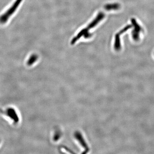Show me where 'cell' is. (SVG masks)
I'll use <instances>...</instances> for the list:
<instances>
[{
	"label": "cell",
	"instance_id": "cell-1",
	"mask_svg": "<svg viewBox=\"0 0 154 154\" xmlns=\"http://www.w3.org/2000/svg\"><path fill=\"white\" fill-rule=\"evenodd\" d=\"M105 16V15L104 13H101V12L99 13L96 18L93 21H92L88 26L87 28L81 30V31H80V32L78 33L77 36L73 39V40H72V42H71V44H74L82 36H84L85 38H89L91 36H92V34L89 33L88 32V31L89 29L93 28L99 22H100L101 20L104 19Z\"/></svg>",
	"mask_w": 154,
	"mask_h": 154
},
{
	"label": "cell",
	"instance_id": "cell-2",
	"mask_svg": "<svg viewBox=\"0 0 154 154\" xmlns=\"http://www.w3.org/2000/svg\"><path fill=\"white\" fill-rule=\"evenodd\" d=\"M22 1V0H16L11 7L0 16V23L1 24H4L7 21L9 17L16 11Z\"/></svg>",
	"mask_w": 154,
	"mask_h": 154
},
{
	"label": "cell",
	"instance_id": "cell-3",
	"mask_svg": "<svg viewBox=\"0 0 154 154\" xmlns=\"http://www.w3.org/2000/svg\"><path fill=\"white\" fill-rule=\"evenodd\" d=\"M131 22L134 26L135 29L132 32V37L133 39L135 40H138L140 36V33L141 31L142 28L140 25L137 23L135 19H131Z\"/></svg>",
	"mask_w": 154,
	"mask_h": 154
},
{
	"label": "cell",
	"instance_id": "cell-4",
	"mask_svg": "<svg viewBox=\"0 0 154 154\" xmlns=\"http://www.w3.org/2000/svg\"><path fill=\"white\" fill-rule=\"evenodd\" d=\"M6 115L10 118L15 123H18L19 120V116L15 110L13 108H7L6 111Z\"/></svg>",
	"mask_w": 154,
	"mask_h": 154
},
{
	"label": "cell",
	"instance_id": "cell-5",
	"mask_svg": "<svg viewBox=\"0 0 154 154\" xmlns=\"http://www.w3.org/2000/svg\"><path fill=\"white\" fill-rule=\"evenodd\" d=\"M120 35L118 33L115 35V43H114V49L116 51H119L121 49V45L120 42Z\"/></svg>",
	"mask_w": 154,
	"mask_h": 154
},
{
	"label": "cell",
	"instance_id": "cell-6",
	"mask_svg": "<svg viewBox=\"0 0 154 154\" xmlns=\"http://www.w3.org/2000/svg\"><path fill=\"white\" fill-rule=\"evenodd\" d=\"M120 7V5L118 3H113V4H107L105 6V9L107 11L111 10H116L119 9Z\"/></svg>",
	"mask_w": 154,
	"mask_h": 154
},
{
	"label": "cell",
	"instance_id": "cell-7",
	"mask_svg": "<svg viewBox=\"0 0 154 154\" xmlns=\"http://www.w3.org/2000/svg\"><path fill=\"white\" fill-rule=\"evenodd\" d=\"M38 56L37 55H32L30 58H29V60L27 61V64L28 66H31L32 65L33 63H34L37 60Z\"/></svg>",
	"mask_w": 154,
	"mask_h": 154
},
{
	"label": "cell",
	"instance_id": "cell-8",
	"mask_svg": "<svg viewBox=\"0 0 154 154\" xmlns=\"http://www.w3.org/2000/svg\"><path fill=\"white\" fill-rule=\"evenodd\" d=\"M132 27V26L131 25H128L125 26L124 28H123L122 30H121V31H120L118 33L120 35H122V34L124 33H125V32L127 31H128V30H129V29L131 28V27Z\"/></svg>",
	"mask_w": 154,
	"mask_h": 154
}]
</instances>
